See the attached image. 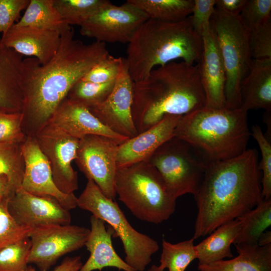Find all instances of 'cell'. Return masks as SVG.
Segmentation results:
<instances>
[{"label": "cell", "instance_id": "8", "mask_svg": "<svg viewBox=\"0 0 271 271\" xmlns=\"http://www.w3.org/2000/svg\"><path fill=\"white\" fill-rule=\"evenodd\" d=\"M226 74L225 107L240 108L241 83L248 73L252 61L248 33L238 16L217 10L210 20Z\"/></svg>", "mask_w": 271, "mask_h": 271}, {"label": "cell", "instance_id": "17", "mask_svg": "<svg viewBox=\"0 0 271 271\" xmlns=\"http://www.w3.org/2000/svg\"><path fill=\"white\" fill-rule=\"evenodd\" d=\"M201 37L203 48L201 59L197 65L200 80L205 94V107H224L225 70L211 25L203 32Z\"/></svg>", "mask_w": 271, "mask_h": 271}, {"label": "cell", "instance_id": "37", "mask_svg": "<svg viewBox=\"0 0 271 271\" xmlns=\"http://www.w3.org/2000/svg\"><path fill=\"white\" fill-rule=\"evenodd\" d=\"M123 58L109 55L93 66L81 80L97 83L115 80L119 72Z\"/></svg>", "mask_w": 271, "mask_h": 271}, {"label": "cell", "instance_id": "32", "mask_svg": "<svg viewBox=\"0 0 271 271\" xmlns=\"http://www.w3.org/2000/svg\"><path fill=\"white\" fill-rule=\"evenodd\" d=\"M115 81L97 83L80 79L73 86L66 98L89 107L103 101L112 90Z\"/></svg>", "mask_w": 271, "mask_h": 271}, {"label": "cell", "instance_id": "47", "mask_svg": "<svg viewBox=\"0 0 271 271\" xmlns=\"http://www.w3.org/2000/svg\"><path fill=\"white\" fill-rule=\"evenodd\" d=\"M25 271H28V270H27V269H26Z\"/></svg>", "mask_w": 271, "mask_h": 271}, {"label": "cell", "instance_id": "6", "mask_svg": "<svg viewBox=\"0 0 271 271\" xmlns=\"http://www.w3.org/2000/svg\"><path fill=\"white\" fill-rule=\"evenodd\" d=\"M114 187L118 199L142 221L161 223L175 210L177 199L158 171L147 161L117 168Z\"/></svg>", "mask_w": 271, "mask_h": 271}, {"label": "cell", "instance_id": "31", "mask_svg": "<svg viewBox=\"0 0 271 271\" xmlns=\"http://www.w3.org/2000/svg\"><path fill=\"white\" fill-rule=\"evenodd\" d=\"M107 0H54L63 22L80 26L107 2Z\"/></svg>", "mask_w": 271, "mask_h": 271}, {"label": "cell", "instance_id": "41", "mask_svg": "<svg viewBox=\"0 0 271 271\" xmlns=\"http://www.w3.org/2000/svg\"><path fill=\"white\" fill-rule=\"evenodd\" d=\"M30 2V0H0V33L4 35L10 30Z\"/></svg>", "mask_w": 271, "mask_h": 271}, {"label": "cell", "instance_id": "36", "mask_svg": "<svg viewBox=\"0 0 271 271\" xmlns=\"http://www.w3.org/2000/svg\"><path fill=\"white\" fill-rule=\"evenodd\" d=\"M270 0H246L238 16L249 32L270 21Z\"/></svg>", "mask_w": 271, "mask_h": 271}, {"label": "cell", "instance_id": "14", "mask_svg": "<svg viewBox=\"0 0 271 271\" xmlns=\"http://www.w3.org/2000/svg\"><path fill=\"white\" fill-rule=\"evenodd\" d=\"M133 82L123 58L112 90L102 102L91 106L90 111L113 132L131 138L138 134L131 113Z\"/></svg>", "mask_w": 271, "mask_h": 271}, {"label": "cell", "instance_id": "15", "mask_svg": "<svg viewBox=\"0 0 271 271\" xmlns=\"http://www.w3.org/2000/svg\"><path fill=\"white\" fill-rule=\"evenodd\" d=\"M22 153L25 167L22 187L34 195L54 197L69 210L75 208L77 197L74 193H63L56 187L49 162L34 137H26Z\"/></svg>", "mask_w": 271, "mask_h": 271}, {"label": "cell", "instance_id": "46", "mask_svg": "<svg viewBox=\"0 0 271 271\" xmlns=\"http://www.w3.org/2000/svg\"><path fill=\"white\" fill-rule=\"evenodd\" d=\"M165 268L160 264L159 266L153 265L148 271H164Z\"/></svg>", "mask_w": 271, "mask_h": 271}, {"label": "cell", "instance_id": "24", "mask_svg": "<svg viewBox=\"0 0 271 271\" xmlns=\"http://www.w3.org/2000/svg\"><path fill=\"white\" fill-rule=\"evenodd\" d=\"M238 255L198 265V271H271V244H234Z\"/></svg>", "mask_w": 271, "mask_h": 271}, {"label": "cell", "instance_id": "45", "mask_svg": "<svg viewBox=\"0 0 271 271\" xmlns=\"http://www.w3.org/2000/svg\"><path fill=\"white\" fill-rule=\"evenodd\" d=\"M258 244L259 246H265L271 244V232L265 231L260 236Z\"/></svg>", "mask_w": 271, "mask_h": 271}, {"label": "cell", "instance_id": "34", "mask_svg": "<svg viewBox=\"0 0 271 271\" xmlns=\"http://www.w3.org/2000/svg\"><path fill=\"white\" fill-rule=\"evenodd\" d=\"M9 198L0 201V249L29 237L33 228L19 224L8 209Z\"/></svg>", "mask_w": 271, "mask_h": 271}, {"label": "cell", "instance_id": "25", "mask_svg": "<svg viewBox=\"0 0 271 271\" xmlns=\"http://www.w3.org/2000/svg\"><path fill=\"white\" fill-rule=\"evenodd\" d=\"M240 228L239 220L230 221L217 227L208 237L195 245L198 265L233 257L231 245L238 235Z\"/></svg>", "mask_w": 271, "mask_h": 271}, {"label": "cell", "instance_id": "9", "mask_svg": "<svg viewBox=\"0 0 271 271\" xmlns=\"http://www.w3.org/2000/svg\"><path fill=\"white\" fill-rule=\"evenodd\" d=\"M146 161L156 168L176 199L195 194L208 163L190 145L175 137L160 146Z\"/></svg>", "mask_w": 271, "mask_h": 271}, {"label": "cell", "instance_id": "5", "mask_svg": "<svg viewBox=\"0 0 271 271\" xmlns=\"http://www.w3.org/2000/svg\"><path fill=\"white\" fill-rule=\"evenodd\" d=\"M251 136L247 112L240 108H204L181 116L174 137L190 145L207 163L236 157Z\"/></svg>", "mask_w": 271, "mask_h": 271}, {"label": "cell", "instance_id": "12", "mask_svg": "<svg viewBox=\"0 0 271 271\" xmlns=\"http://www.w3.org/2000/svg\"><path fill=\"white\" fill-rule=\"evenodd\" d=\"M34 137L49 162L56 187L65 194L74 193L78 180L72 162L76 159L79 140L49 122L38 129Z\"/></svg>", "mask_w": 271, "mask_h": 271}, {"label": "cell", "instance_id": "33", "mask_svg": "<svg viewBox=\"0 0 271 271\" xmlns=\"http://www.w3.org/2000/svg\"><path fill=\"white\" fill-rule=\"evenodd\" d=\"M31 247L27 237L0 249V271H25Z\"/></svg>", "mask_w": 271, "mask_h": 271}, {"label": "cell", "instance_id": "23", "mask_svg": "<svg viewBox=\"0 0 271 271\" xmlns=\"http://www.w3.org/2000/svg\"><path fill=\"white\" fill-rule=\"evenodd\" d=\"M240 108L271 112V59H252L240 87Z\"/></svg>", "mask_w": 271, "mask_h": 271}, {"label": "cell", "instance_id": "38", "mask_svg": "<svg viewBox=\"0 0 271 271\" xmlns=\"http://www.w3.org/2000/svg\"><path fill=\"white\" fill-rule=\"evenodd\" d=\"M24 115L22 112L0 110V142H22L26 136L23 130Z\"/></svg>", "mask_w": 271, "mask_h": 271}, {"label": "cell", "instance_id": "4", "mask_svg": "<svg viewBox=\"0 0 271 271\" xmlns=\"http://www.w3.org/2000/svg\"><path fill=\"white\" fill-rule=\"evenodd\" d=\"M202 48V37L193 29L189 16L176 22L149 19L128 43L125 59L132 80L137 82L155 66L176 59L192 65L199 63Z\"/></svg>", "mask_w": 271, "mask_h": 271}, {"label": "cell", "instance_id": "3", "mask_svg": "<svg viewBox=\"0 0 271 271\" xmlns=\"http://www.w3.org/2000/svg\"><path fill=\"white\" fill-rule=\"evenodd\" d=\"M205 104L198 65L172 61L153 69L144 80L133 82L131 113L139 133L166 115L183 116Z\"/></svg>", "mask_w": 271, "mask_h": 271}, {"label": "cell", "instance_id": "20", "mask_svg": "<svg viewBox=\"0 0 271 271\" xmlns=\"http://www.w3.org/2000/svg\"><path fill=\"white\" fill-rule=\"evenodd\" d=\"M48 122L78 140L87 135L95 134L111 138L121 144L128 139L103 125L85 105L67 98L60 103Z\"/></svg>", "mask_w": 271, "mask_h": 271}, {"label": "cell", "instance_id": "13", "mask_svg": "<svg viewBox=\"0 0 271 271\" xmlns=\"http://www.w3.org/2000/svg\"><path fill=\"white\" fill-rule=\"evenodd\" d=\"M148 19L144 13L127 1L116 6L108 1L80 26V33L99 42L128 43Z\"/></svg>", "mask_w": 271, "mask_h": 271}, {"label": "cell", "instance_id": "35", "mask_svg": "<svg viewBox=\"0 0 271 271\" xmlns=\"http://www.w3.org/2000/svg\"><path fill=\"white\" fill-rule=\"evenodd\" d=\"M251 136L257 142L261 154V160L258 164L262 171L261 193L263 198H271V144L257 124L251 127Z\"/></svg>", "mask_w": 271, "mask_h": 271}, {"label": "cell", "instance_id": "16", "mask_svg": "<svg viewBox=\"0 0 271 271\" xmlns=\"http://www.w3.org/2000/svg\"><path fill=\"white\" fill-rule=\"evenodd\" d=\"M8 209L19 224L34 228L51 225H68L71 221L70 210L55 198L30 193L22 187L9 199Z\"/></svg>", "mask_w": 271, "mask_h": 271}, {"label": "cell", "instance_id": "43", "mask_svg": "<svg viewBox=\"0 0 271 271\" xmlns=\"http://www.w3.org/2000/svg\"><path fill=\"white\" fill-rule=\"evenodd\" d=\"M82 265L80 256L66 257L62 262L52 271H79ZM28 271H36L33 267H27Z\"/></svg>", "mask_w": 271, "mask_h": 271}, {"label": "cell", "instance_id": "10", "mask_svg": "<svg viewBox=\"0 0 271 271\" xmlns=\"http://www.w3.org/2000/svg\"><path fill=\"white\" fill-rule=\"evenodd\" d=\"M120 144L110 138L87 135L79 140L75 160L87 179L92 180L103 194L112 200L116 196L114 185Z\"/></svg>", "mask_w": 271, "mask_h": 271}, {"label": "cell", "instance_id": "22", "mask_svg": "<svg viewBox=\"0 0 271 271\" xmlns=\"http://www.w3.org/2000/svg\"><path fill=\"white\" fill-rule=\"evenodd\" d=\"M23 56L5 46L0 38V110L22 112Z\"/></svg>", "mask_w": 271, "mask_h": 271}, {"label": "cell", "instance_id": "18", "mask_svg": "<svg viewBox=\"0 0 271 271\" xmlns=\"http://www.w3.org/2000/svg\"><path fill=\"white\" fill-rule=\"evenodd\" d=\"M181 116L166 115L157 124L118 146L117 168L147 161L163 143L174 137Z\"/></svg>", "mask_w": 271, "mask_h": 271}, {"label": "cell", "instance_id": "1", "mask_svg": "<svg viewBox=\"0 0 271 271\" xmlns=\"http://www.w3.org/2000/svg\"><path fill=\"white\" fill-rule=\"evenodd\" d=\"M74 36L71 26L62 33L57 52L44 65L34 57L23 60L24 122H31L36 131L48 121L73 86L110 55L105 43L85 44Z\"/></svg>", "mask_w": 271, "mask_h": 271}, {"label": "cell", "instance_id": "42", "mask_svg": "<svg viewBox=\"0 0 271 271\" xmlns=\"http://www.w3.org/2000/svg\"><path fill=\"white\" fill-rule=\"evenodd\" d=\"M246 0H215V8L227 14L238 16Z\"/></svg>", "mask_w": 271, "mask_h": 271}, {"label": "cell", "instance_id": "44", "mask_svg": "<svg viewBox=\"0 0 271 271\" xmlns=\"http://www.w3.org/2000/svg\"><path fill=\"white\" fill-rule=\"evenodd\" d=\"M15 190L9 183L8 178L4 175H0V201L10 199L14 194Z\"/></svg>", "mask_w": 271, "mask_h": 271}, {"label": "cell", "instance_id": "11", "mask_svg": "<svg viewBox=\"0 0 271 271\" xmlns=\"http://www.w3.org/2000/svg\"><path fill=\"white\" fill-rule=\"evenodd\" d=\"M90 229L75 225H46L33 228L28 263L48 271L62 256L85 246Z\"/></svg>", "mask_w": 271, "mask_h": 271}, {"label": "cell", "instance_id": "29", "mask_svg": "<svg viewBox=\"0 0 271 271\" xmlns=\"http://www.w3.org/2000/svg\"><path fill=\"white\" fill-rule=\"evenodd\" d=\"M24 141L0 142V175L8 178L15 191L22 187L24 175L25 167L22 153Z\"/></svg>", "mask_w": 271, "mask_h": 271}, {"label": "cell", "instance_id": "21", "mask_svg": "<svg viewBox=\"0 0 271 271\" xmlns=\"http://www.w3.org/2000/svg\"><path fill=\"white\" fill-rule=\"evenodd\" d=\"M91 228L85 246L90 252V256L79 271L101 270L106 267H113L124 271H136L130 267L116 252L112 245V237L115 234L105 222L91 215Z\"/></svg>", "mask_w": 271, "mask_h": 271}, {"label": "cell", "instance_id": "28", "mask_svg": "<svg viewBox=\"0 0 271 271\" xmlns=\"http://www.w3.org/2000/svg\"><path fill=\"white\" fill-rule=\"evenodd\" d=\"M16 24L57 30L61 33L71 27L60 17L55 7L54 0H30L23 16Z\"/></svg>", "mask_w": 271, "mask_h": 271}, {"label": "cell", "instance_id": "40", "mask_svg": "<svg viewBox=\"0 0 271 271\" xmlns=\"http://www.w3.org/2000/svg\"><path fill=\"white\" fill-rule=\"evenodd\" d=\"M215 10V0H194L192 15L189 17L193 29L200 36L210 27Z\"/></svg>", "mask_w": 271, "mask_h": 271}, {"label": "cell", "instance_id": "27", "mask_svg": "<svg viewBox=\"0 0 271 271\" xmlns=\"http://www.w3.org/2000/svg\"><path fill=\"white\" fill-rule=\"evenodd\" d=\"M237 219L241 228L233 244H258L261 235L271 225V198L263 199Z\"/></svg>", "mask_w": 271, "mask_h": 271}, {"label": "cell", "instance_id": "30", "mask_svg": "<svg viewBox=\"0 0 271 271\" xmlns=\"http://www.w3.org/2000/svg\"><path fill=\"white\" fill-rule=\"evenodd\" d=\"M192 238L177 243H172L163 239L160 265L169 271H185L195 259L197 254Z\"/></svg>", "mask_w": 271, "mask_h": 271}, {"label": "cell", "instance_id": "39", "mask_svg": "<svg viewBox=\"0 0 271 271\" xmlns=\"http://www.w3.org/2000/svg\"><path fill=\"white\" fill-rule=\"evenodd\" d=\"M247 33L252 59H271V21Z\"/></svg>", "mask_w": 271, "mask_h": 271}, {"label": "cell", "instance_id": "26", "mask_svg": "<svg viewBox=\"0 0 271 271\" xmlns=\"http://www.w3.org/2000/svg\"><path fill=\"white\" fill-rule=\"evenodd\" d=\"M128 3L144 13L149 19L176 22L190 14L194 0H128Z\"/></svg>", "mask_w": 271, "mask_h": 271}, {"label": "cell", "instance_id": "7", "mask_svg": "<svg viewBox=\"0 0 271 271\" xmlns=\"http://www.w3.org/2000/svg\"><path fill=\"white\" fill-rule=\"evenodd\" d=\"M77 204L109 224L115 237L118 236L122 243L124 261L136 271L145 270L152 255L159 249L156 240L136 230L117 203L106 197L92 180L87 179L84 190L77 198Z\"/></svg>", "mask_w": 271, "mask_h": 271}, {"label": "cell", "instance_id": "2", "mask_svg": "<svg viewBox=\"0 0 271 271\" xmlns=\"http://www.w3.org/2000/svg\"><path fill=\"white\" fill-rule=\"evenodd\" d=\"M258 164L254 149H246L230 159L207 164L194 195L197 208L194 240L237 219L262 201Z\"/></svg>", "mask_w": 271, "mask_h": 271}, {"label": "cell", "instance_id": "19", "mask_svg": "<svg viewBox=\"0 0 271 271\" xmlns=\"http://www.w3.org/2000/svg\"><path fill=\"white\" fill-rule=\"evenodd\" d=\"M62 33L16 24L1 38L3 44L21 55L33 56L40 64L48 63L57 52Z\"/></svg>", "mask_w": 271, "mask_h": 271}]
</instances>
